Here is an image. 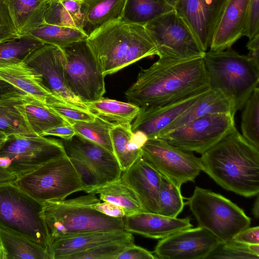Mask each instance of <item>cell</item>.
<instances>
[{"label": "cell", "mask_w": 259, "mask_h": 259, "mask_svg": "<svg viewBox=\"0 0 259 259\" xmlns=\"http://www.w3.org/2000/svg\"><path fill=\"white\" fill-rule=\"evenodd\" d=\"M156 257L150 251L133 244L125 248L116 259H155Z\"/></svg>", "instance_id": "cell-46"}, {"label": "cell", "mask_w": 259, "mask_h": 259, "mask_svg": "<svg viewBox=\"0 0 259 259\" xmlns=\"http://www.w3.org/2000/svg\"><path fill=\"white\" fill-rule=\"evenodd\" d=\"M3 42V41H0V42Z\"/></svg>", "instance_id": "cell-59"}, {"label": "cell", "mask_w": 259, "mask_h": 259, "mask_svg": "<svg viewBox=\"0 0 259 259\" xmlns=\"http://www.w3.org/2000/svg\"><path fill=\"white\" fill-rule=\"evenodd\" d=\"M123 219L126 231L156 239L193 227L189 218H170L145 211L125 216Z\"/></svg>", "instance_id": "cell-22"}, {"label": "cell", "mask_w": 259, "mask_h": 259, "mask_svg": "<svg viewBox=\"0 0 259 259\" xmlns=\"http://www.w3.org/2000/svg\"><path fill=\"white\" fill-rule=\"evenodd\" d=\"M249 0H226L216 22L210 44V51L230 49L245 35Z\"/></svg>", "instance_id": "cell-19"}, {"label": "cell", "mask_w": 259, "mask_h": 259, "mask_svg": "<svg viewBox=\"0 0 259 259\" xmlns=\"http://www.w3.org/2000/svg\"><path fill=\"white\" fill-rule=\"evenodd\" d=\"M92 207L106 215L114 218H123L125 216L124 210L121 207L109 202H101L97 198L92 205Z\"/></svg>", "instance_id": "cell-47"}, {"label": "cell", "mask_w": 259, "mask_h": 259, "mask_svg": "<svg viewBox=\"0 0 259 259\" xmlns=\"http://www.w3.org/2000/svg\"><path fill=\"white\" fill-rule=\"evenodd\" d=\"M231 240L247 245L259 244V227H249L234 235Z\"/></svg>", "instance_id": "cell-48"}, {"label": "cell", "mask_w": 259, "mask_h": 259, "mask_svg": "<svg viewBox=\"0 0 259 259\" xmlns=\"http://www.w3.org/2000/svg\"><path fill=\"white\" fill-rule=\"evenodd\" d=\"M249 249L254 254L259 256V244H248Z\"/></svg>", "instance_id": "cell-54"}, {"label": "cell", "mask_w": 259, "mask_h": 259, "mask_svg": "<svg viewBox=\"0 0 259 259\" xmlns=\"http://www.w3.org/2000/svg\"><path fill=\"white\" fill-rule=\"evenodd\" d=\"M14 183L42 203L65 199L83 189L81 179L67 155L44 164Z\"/></svg>", "instance_id": "cell-8"}, {"label": "cell", "mask_w": 259, "mask_h": 259, "mask_svg": "<svg viewBox=\"0 0 259 259\" xmlns=\"http://www.w3.org/2000/svg\"><path fill=\"white\" fill-rule=\"evenodd\" d=\"M174 9L164 0H126L121 20L144 25Z\"/></svg>", "instance_id": "cell-32"}, {"label": "cell", "mask_w": 259, "mask_h": 259, "mask_svg": "<svg viewBox=\"0 0 259 259\" xmlns=\"http://www.w3.org/2000/svg\"><path fill=\"white\" fill-rule=\"evenodd\" d=\"M202 170L224 189L250 197L259 192V149L235 127L200 157Z\"/></svg>", "instance_id": "cell-2"}, {"label": "cell", "mask_w": 259, "mask_h": 259, "mask_svg": "<svg viewBox=\"0 0 259 259\" xmlns=\"http://www.w3.org/2000/svg\"><path fill=\"white\" fill-rule=\"evenodd\" d=\"M16 180V177L12 172L0 165V185L14 182Z\"/></svg>", "instance_id": "cell-52"}, {"label": "cell", "mask_w": 259, "mask_h": 259, "mask_svg": "<svg viewBox=\"0 0 259 259\" xmlns=\"http://www.w3.org/2000/svg\"><path fill=\"white\" fill-rule=\"evenodd\" d=\"M159 58L184 60L203 57L205 52L175 9L144 25Z\"/></svg>", "instance_id": "cell-11"}, {"label": "cell", "mask_w": 259, "mask_h": 259, "mask_svg": "<svg viewBox=\"0 0 259 259\" xmlns=\"http://www.w3.org/2000/svg\"><path fill=\"white\" fill-rule=\"evenodd\" d=\"M218 113H229L235 116L232 108L225 97L220 92L210 89L204 96L165 128L158 138L195 119L208 114Z\"/></svg>", "instance_id": "cell-25"}, {"label": "cell", "mask_w": 259, "mask_h": 259, "mask_svg": "<svg viewBox=\"0 0 259 259\" xmlns=\"http://www.w3.org/2000/svg\"><path fill=\"white\" fill-rule=\"evenodd\" d=\"M168 4L175 8L179 0H164Z\"/></svg>", "instance_id": "cell-56"}, {"label": "cell", "mask_w": 259, "mask_h": 259, "mask_svg": "<svg viewBox=\"0 0 259 259\" xmlns=\"http://www.w3.org/2000/svg\"><path fill=\"white\" fill-rule=\"evenodd\" d=\"M59 140L66 153L79 156L94 168L102 185L120 178L122 171L113 152L77 134L70 140Z\"/></svg>", "instance_id": "cell-18"}, {"label": "cell", "mask_w": 259, "mask_h": 259, "mask_svg": "<svg viewBox=\"0 0 259 259\" xmlns=\"http://www.w3.org/2000/svg\"><path fill=\"white\" fill-rule=\"evenodd\" d=\"M44 44L28 35L0 42V64L24 61Z\"/></svg>", "instance_id": "cell-37"}, {"label": "cell", "mask_w": 259, "mask_h": 259, "mask_svg": "<svg viewBox=\"0 0 259 259\" xmlns=\"http://www.w3.org/2000/svg\"><path fill=\"white\" fill-rule=\"evenodd\" d=\"M26 35L44 44L51 45L59 48L85 40L88 37L84 31L80 29L45 23L37 28L30 30Z\"/></svg>", "instance_id": "cell-34"}, {"label": "cell", "mask_w": 259, "mask_h": 259, "mask_svg": "<svg viewBox=\"0 0 259 259\" xmlns=\"http://www.w3.org/2000/svg\"><path fill=\"white\" fill-rule=\"evenodd\" d=\"M203 58L209 89L222 94L235 115L258 87L259 67L248 55H240L230 49L206 51Z\"/></svg>", "instance_id": "cell-5"}, {"label": "cell", "mask_w": 259, "mask_h": 259, "mask_svg": "<svg viewBox=\"0 0 259 259\" xmlns=\"http://www.w3.org/2000/svg\"><path fill=\"white\" fill-rule=\"evenodd\" d=\"M186 199L198 226L210 231L223 243L230 241L250 225L251 219L243 210L220 194L196 187L192 195Z\"/></svg>", "instance_id": "cell-7"}, {"label": "cell", "mask_w": 259, "mask_h": 259, "mask_svg": "<svg viewBox=\"0 0 259 259\" xmlns=\"http://www.w3.org/2000/svg\"><path fill=\"white\" fill-rule=\"evenodd\" d=\"M259 35V0H249L245 35L249 39Z\"/></svg>", "instance_id": "cell-45"}, {"label": "cell", "mask_w": 259, "mask_h": 259, "mask_svg": "<svg viewBox=\"0 0 259 259\" xmlns=\"http://www.w3.org/2000/svg\"><path fill=\"white\" fill-rule=\"evenodd\" d=\"M42 207L43 203L14 182L0 185V228L23 236L48 250L50 241Z\"/></svg>", "instance_id": "cell-6"}, {"label": "cell", "mask_w": 259, "mask_h": 259, "mask_svg": "<svg viewBox=\"0 0 259 259\" xmlns=\"http://www.w3.org/2000/svg\"><path fill=\"white\" fill-rule=\"evenodd\" d=\"M133 134L130 123L115 124L110 131L113 152L122 171L142 156L141 149L131 141Z\"/></svg>", "instance_id": "cell-33"}, {"label": "cell", "mask_w": 259, "mask_h": 259, "mask_svg": "<svg viewBox=\"0 0 259 259\" xmlns=\"http://www.w3.org/2000/svg\"><path fill=\"white\" fill-rule=\"evenodd\" d=\"M242 113V135L259 149V89H255L244 106Z\"/></svg>", "instance_id": "cell-39"}, {"label": "cell", "mask_w": 259, "mask_h": 259, "mask_svg": "<svg viewBox=\"0 0 259 259\" xmlns=\"http://www.w3.org/2000/svg\"><path fill=\"white\" fill-rule=\"evenodd\" d=\"M180 187L161 175L158 200V214L170 218H177L186 204Z\"/></svg>", "instance_id": "cell-38"}, {"label": "cell", "mask_w": 259, "mask_h": 259, "mask_svg": "<svg viewBox=\"0 0 259 259\" xmlns=\"http://www.w3.org/2000/svg\"><path fill=\"white\" fill-rule=\"evenodd\" d=\"M75 134L113 152L110 131L115 125L97 115L91 121H77L71 124Z\"/></svg>", "instance_id": "cell-36"}, {"label": "cell", "mask_w": 259, "mask_h": 259, "mask_svg": "<svg viewBox=\"0 0 259 259\" xmlns=\"http://www.w3.org/2000/svg\"><path fill=\"white\" fill-rule=\"evenodd\" d=\"M134 239L126 231H101L79 233L57 239L49 246L51 259H68L78 252L115 242Z\"/></svg>", "instance_id": "cell-21"}, {"label": "cell", "mask_w": 259, "mask_h": 259, "mask_svg": "<svg viewBox=\"0 0 259 259\" xmlns=\"http://www.w3.org/2000/svg\"><path fill=\"white\" fill-rule=\"evenodd\" d=\"M4 259H51L48 250L35 242L0 228Z\"/></svg>", "instance_id": "cell-29"}, {"label": "cell", "mask_w": 259, "mask_h": 259, "mask_svg": "<svg viewBox=\"0 0 259 259\" xmlns=\"http://www.w3.org/2000/svg\"><path fill=\"white\" fill-rule=\"evenodd\" d=\"M23 96H29L9 82L0 78V100Z\"/></svg>", "instance_id": "cell-49"}, {"label": "cell", "mask_w": 259, "mask_h": 259, "mask_svg": "<svg viewBox=\"0 0 259 259\" xmlns=\"http://www.w3.org/2000/svg\"><path fill=\"white\" fill-rule=\"evenodd\" d=\"M0 259H4V253L2 246L0 244Z\"/></svg>", "instance_id": "cell-57"}, {"label": "cell", "mask_w": 259, "mask_h": 259, "mask_svg": "<svg viewBox=\"0 0 259 259\" xmlns=\"http://www.w3.org/2000/svg\"><path fill=\"white\" fill-rule=\"evenodd\" d=\"M126 0H82V30L89 36L96 30L121 19Z\"/></svg>", "instance_id": "cell-24"}, {"label": "cell", "mask_w": 259, "mask_h": 259, "mask_svg": "<svg viewBox=\"0 0 259 259\" xmlns=\"http://www.w3.org/2000/svg\"><path fill=\"white\" fill-rule=\"evenodd\" d=\"M60 48L64 56L65 78L70 92L85 104L103 98L105 76L86 39Z\"/></svg>", "instance_id": "cell-9"}, {"label": "cell", "mask_w": 259, "mask_h": 259, "mask_svg": "<svg viewBox=\"0 0 259 259\" xmlns=\"http://www.w3.org/2000/svg\"><path fill=\"white\" fill-rule=\"evenodd\" d=\"M32 97L23 96L0 100V131L8 135L34 137L27 118L25 105Z\"/></svg>", "instance_id": "cell-26"}, {"label": "cell", "mask_w": 259, "mask_h": 259, "mask_svg": "<svg viewBox=\"0 0 259 259\" xmlns=\"http://www.w3.org/2000/svg\"><path fill=\"white\" fill-rule=\"evenodd\" d=\"M142 156L160 174L177 186L193 182L202 170L200 158L160 138L148 139L141 148Z\"/></svg>", "instance_id": "cell-13"}, {"label": "cell", "mask_w": 259, "mask_h": 259, "mask_svg": "<svg viewBox=\"0 0 259 259\" xmlns=\"http://www.w3.org/2000/svg\"><path fill=\"white\" fill-rule=\"evenodd\" d=\"M28 121L37 136L49 129L70 124L47 104L31 97L25 105Z\"/></svg>", "instance_id": "cell-35"}, {"label": "cell", "mask_w": 259, "mask_h": 259, "mask_svg": "<svg viewBox=\"0 0 259 259\" xmlns=\"http://www.w3.org/2000/svg\"><path fill=\"white\" fill-rule=\"evenodd\" d=\"M66 155L59 140L42 136L10 135L0 149V165L12 172L17 179Z\"/></svg>", "instance_id": "cell-10"}, {"label": "cell", "mask_w": 259, "mask_h": 259, "mask_svg": "<svg viewBox=\"0 0 259 259\" xmlns=\"http://www.w3.org/2000/svg\"><path fill=\"white\" fill-rule=\"evenodd\" d=\"M246 47L249 51L248 56L259 67V35L249 39Z\"/></svg>", "instance_id": "cell-51"}, {"label": "cell", "mask_w": 259, "mask_h": 259, "mask_svg": "<svg viewBox=\"0 0 259 259\" xmlns=\"http://www.w3.org/2000/svg\"><path fill=\"white\" fill-rule=\"evenodd\" d=\"M75 135V131L70 124L58 126L45 131L42 136H52L62 139L70 140Z\"/></svg>", "instance_id": "cell-50"}, {"label": "cell", "mask_w": 259, "mask_h": 259, "mask_svg": "<svg viewBox=\"0 0 259 259\" xmlns=\"http://www.w3.org/2000/svg\"><path fill=\"white\" fill-rule=\"evenodd\" d=\"M226 0H179L175 10L203 50L209 48L214 28Z\"/></svg>", "instance_id": "cell-16"}, {"label": "cell", "mask_w": 259, "mask_h": 259, "mask_svg": "<svg viewBox=\"0 0 259 259\" xmlns=\"http://www.w3.org/2000/svg\"><path fill=\"white\" fill-rule=\"evenodd\" d=\"M44 202L42 216L50 244L55 240L74 234L101 231H125L123 218H114L92 207L96 194Z\"/></svg>", "instance_id": "cell-4"}, {"label": "cell", "mask_w": 259, "mask_h": 259, "mask_svg": "<svg viewBox=\"0 0 259 259\" xmlns=\"http://www.w3.org/2000/svg\"><path fill=\"white\" fill-rule=\"evenodd\" d=\"M252 213L255 219H257L259 217V198L258 194L257 195L256 200L254 202L252 208Z\"/></svg>", "instance_id": "cell-53"}, {"label": "cell", "mask_w": 259, "mask_h": 259, "mask_svg": "<svg viewBox=\"0 0 259 259\" xmlns=\"http://www.w3.org/2000/svg\"><path fill=\"white\" fill-rule=\"evenodd\" d=\"M210 89L158 106L140 107L131 123L133 133L140 132L148 139L158 138L160 133L183 113L204 96Z\"/></svg>", "instance_id": "cell-17"}, {"label": "cell", "mask_w": 259, "mask_h": 259, "mask_svg": "<svg viewBox=\"0 0 259 259\" xmlns=\"http://www.w3.org/2000/svg\"><path fill=\"white\" fill-rule=\"evenodd\" d=\"M87 193L99 194L101 200L121 207L124 210L125 216L144 211L135 192L120 178L98 186Z\"/></svg>", "instance_id": "cell-28"}, {"label": "cell", "mask_w": 259, "mask_h": 259, "mask_svg": "<svg viewBox=\"0 0 259 259\" xmlns=\"http://www.w3.org/2000/svg\"><path fill=\"white\" fill-rule=\"evenodd\" d=\"M85 104L91 112L115 124L131 123L140 109V107L129 102L103 97Z\"/></svg>", "instance_id": "cell-31"}, {"label": "cell", "mask_w": 259, "mask_h": 259, "mask_svg": "<svg viewBox=\"0 0 259 259\" xmlns=\"http://www.w3.org/2000/svg\"><path fill=\"white\" fill-rule=\"evenodd\" d=\"M42 77L45 88L55 97L77 109L90 111L85 103L68 90L64 74V56L56 46L44 44L32 52L24 61Z\"/></svg>", "instance_id": "cell-14"}, {"label": "cell", "mask_w": 259, "mask_h": 259, "mask_svg": "<svg viewBox=\"0 0 259 259\" xmlns=\"http://www.w3.org/2000/svg\"><path fill=\"white\" fill-rule=\"evenodd\" d=\"M10 14L18 34L26 35L45 23L48 0H8Z\"/></svg>", "instance_id": "cell-27"}, {"label": "cell", "mask_w": 259, "mask_h": 259, "mask_svg": "<svg viewBox=\"0 0 259 259\" xmlns=\"http://www.w3.org/2000/svg\"><path fill=\"white\" fill-rule=\"evenodd\" d=\"M209 89L203 57L184 60L160 59L142 69L126 90L129 103L158 106Z\"/></svg>", "instance_id": "cell-1"}, {"label": "cell", "mask_w": 259, "mask_h": 259, "mask_svg": "<svg viewBox=\"0 0 259 259\" xmlns=\"http://www.w3.org/2000/svg\"><path fill=\"white\" fill-rule=\"evenodd\" d=\"M229 113L208 114L195 119L160 137L183 150L202 154L235 127Z\"/></svg>", "instance_id": "cell-12"}, {"label": "cell", "mask_w": 259, "mask_h": 259, "mask_svg": "<svg viewBox=\"0 0 259 259\" xmlns=\"http://www.w3.org/2000/svg\"><path fill=\"white\" fill-rule=\"evenodd\" d=\"M208 258L258 259L259 256L252 253L247 244L230 240L219 245L206 258Z\"/></svg>", "instance_id": "cell-41"}, {"label": "cell", "mask_w": 259, "mask_h": 259, "mask_svg": "<svg viewBox=\"0 0 259 259\" xmlns=\"http://www.w3.org/2000/svg\"><path fill=\"white\" fill-rule=\"evenodd\" d=\"M8 135L0 131V149L8 139Z\"/></svg>", "instance_id": "cell-55"}, {"label": "cell", "mask_w": 259, "mask_h": 259, "mask_svg": "<svg viewBox=\"0 0 259 259\" xmlns=\"http://www.w3.org/2000/svg\"><path fill=\"white\" fill-rule=\"evenodd\" d=\"M79 175L83 185L82 191L89 190L101 185V180L94 168L79 156L72 153H66Z\"/></svg>", "instance_id": "cell-42"}, {"label": "cell", "mask_w": 259, "mask_h": 259, "mask_svg": "<svg viewBox=\"0 0 259 259\" xmlns=\"http://www.w3.org/2000/svg\"><path fill=\"white\" fill-rule=\"evenodd\" d=\"M47 105L70 124L77 121H93L97 116L92 112L77 109L60 102H52Z\"/></svg>", "instance_id": "cell-43"}, {"label": "cell", "mask_w": 259, "mask_h": 259, "mask_svg": "<svg viewBox=\"0 0 259 259\" xmlns=\"http://www.w3.org/2000/svg\"><path fill=\"white\" fill-rule=\"evenodd\" d=\"M223 243L207 229L190 228L161 239L154 250L157 258L206 259Z\"/></svg>", "instance_id": "cell-15"}, {"label": "cell", "mask_w": 259, "mask_h": 259, "mask_svg": "<svg viewBox=\"0 0 259 259\" xmlns=\"http://www.w3.org/2000/svg\"><path fill=\"white\" fill-rule=\"evenodd\" d=\"M134 239L103 244L70 256L68 259H116Z\"/></svg>", "instance_id": "cell-40"}, {"label": "cell", "mask_w": 259, "mask_h": 259, "mask_svg": "<svg viewBox=\"0 0 259 259\" xmlns=\"http://www.w3.org/2000/svg\"><path fill=\"white\" fill-rule=\"evenodd\" d=\"M78 1H81L82 0H78Z\"/></svg>", "instance_id": "cell-58"}, {"label": "cell", "mask_w": 259, "mask_h": 259, "mask_svg": "<svg viewBox=\"0 0 259 259\" xmlns=\"http://www.w3.org/2000/svg\"><path fill=\"white\" fill-rule=\"evenodd\" d=\"M44 22L49 24L82 30L81 1L48 0Z\"/></svg>", "instance_id": "cell-30"}, {"label": "cell", "mask_w": 259, "mask_h": 259, "mask_svg": "<svg viewBox=\"0 0 259 259\" xmlns=\"http://www.w3.org/2000/svg\"><path fill=\"white\" fill-rule=\"evenodd\" d=\"M86 40L104 76L143 58L158 55L144 25L121 19L96 30Z\"/></svg>", "instance_id": "cell-3"}, {"label": "cell", "mask_w": 259, "mask_h": 259, "mask_svg": "<svg viewBox=\"0 0 259 259\" xmlns=\"http://www.w3.org/2000/svg\"><path fill=\"white\" fill-rule=\"evenodd\" d=\"M122 172L120 178L135 192L144 211L158 213L161 175L142 156Z\"/></svg>", "instance_id": "cell-20"}, {"label": "cell", "mask_w": 259, "mask_h": 259, "mask_svg": "<svg viewBox=\"0 0 259 259\" xmlns=\"http://www.w3.org/2000/svg\"><path fill=\"white\" fill-rule=\"evenodd\" d=\"M12 20L8 0H0V41L19 38Z\"/></svg>", "instance_id": "cell-44"}, {"label": "cell", "mask_w": 259, "mask_h": 259, "mask_svg": "<svg viewBox=\"0 0 259 259\" xmlns=\"http://www.w3.org/2000/svg\"><path fill=\"white\" fill-rule=\"evenodd\" d=\"M0 78L45 104L53 96L44 86L40 74L24 61L0 64Z\"/></svg>", "instance_id": "cell-23"}]
</instances>
